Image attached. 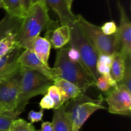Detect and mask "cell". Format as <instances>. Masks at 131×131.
Returning <instances> with one entry per match:
<instances>
[{
    "instance_id": "1",
    "label": "cell",
    "mask_w": 131,
    "mask_h": 131,
    "mask_svg": "<svg viewBox=\"0 0 131 131\" xmlns=\"http://www.w3.org/2000/svg\"><path fill=\"white\" fill-rule=\"evenodd\" d=\"M52 20L45 0H41L32 5L26 12L17 33V46L24 49L31 50L36 38L47 29Z\"/></svg>"
},
{
    "instance_id": "2",
    "label": "cell",
    "mask_w": 131,
    "mask_h": 131,
    "mask_svg": "<svg viewBox=\"0 0 131 131\" xmlns=\"http://www.w3.org/2000/svg\"><path fill=\"white\" fill-rule=\"evenodd\" d=\"M21 67V80L16 107L14 110L15 118L23 113L31 99L39 95H45L47 94L48 88L54 84L53 81L38 72Z\"/></svg>"
},
{
    "instance_id": "3",
    "label": "cell",
    "mask_w": 131,
    "mask_h": 131,
    "mask_svg": "<svg viewBox=\"0 0 131 131\" xmlns=\"http://www.w3.org/2000/svg\"><path fill=\"white\" fill-rule=\"evenodd\" d=\"M67 49L63 47L58 50L53 68L58 70L59 78L74 84L85 93L90 88L95 87V82L84 67L68 58Z\"/></svg>"
},
{
    "instance_id": "4",
    "label": "cell",
    "mask_w": 131,
    "mask_h": 131,
    "mask_svg": "<svg viewBox=\"0 0 131 131\" xmlns=\"http://www.w3.org/2000/svg\"><path fill=\"white\" fill-rule=\"evenodd\" d=\"M102 101L101 95L96 100L90 98L84 93L64 104L65 111L72 121L73 131H79L95 112L100 110H106V107L102 105Z\"/></svg>"
},
{
    "instance_id": "5",
    "label": "cell",
    "mask_w": 131,
    "mask_h": 131,
    "mask_svg": "<svg viewBox=\"0 0 131 131\" xmlns=\"http://www.w3.org/2000/svg\"><path fill=\"white\" fill-rule=\"evenodd\" d=\"M22 77L19 66L8 75L0 78V108L3 115L15 119L14 110L17 104Z\"/></svg>"
},
{
    "instance_id": "6",
    "label": "cell",
    "mask_w": 131,
    "mask_h": 131,
    "mask_svg": "<svg viewBox=\"0 0 131 131\" xmlns=\"http://www.w3.org/2000/svg\"><path fill=\"white\" fill-rule=\"evenodd\" d=\"M75 21L83 35L99 54L112 55L115 52V34L106 35L102 31L101 27L88 22L79 14L76 15Z\"/></svg>"
},
{
    "instance_id": "7",
    "label": "cell",
    "mask_w": 131,
    "mask_h": 131,
    "mask_svg": "<svg viewBox=\"0 0 131 131\" xmlns=\"http://www.w3.org/2000/svg\"><path fill=\"white\" fill-rule=\"evenodd\" d=\"M69 26L70 29V39L69 43L79 51L84 67L96 82L100 76L96 69L98 52L84 37L75 21Z\"/></svg>"
},
{
    "instance_id": "8",
    "label": "cell",
    "mask_w": 131,
    "mask_h": 131,
    "mask_svg": "<svg viewBox=\"0 0 131 131\" xmlns=\"http://www.w3.org/2000/svg\"><path fill=\"white\" fill-rule=\"evenodd\" d=\"M105 101L110 113L122 116L131 115V91L122 84L113 88L107 93Z\"/></svg>"
},
{
    "instance_id": "9",
    "label": "cell",
    "mask_w": 131,
    "mask_h": 131,
    "mask_svg": "<svg viewBox=\"0 0 131 131\" xmlns=\"http://www.w3.org/2000/svg\"><path fill=\"white\" fill-rule=\"evenodd\" d=\"M120 15V26L115 34V52L123 56L124 60L131 58V23L120 1H118Z\"/></svg>"
},
{
    "instance_id": "10",
    "label": "cell",
    "mask_w": 131,
    "mask_h": 131,
    "mask_svg": "<svg viewBox=\"0 0 131 131\" xmlns=\"http://www.w3.org/2000/svg\"><path fill=\"white\" fill-rule=\"evenodd\" d=\"M19 64L23 67L38 72L53 81L59 78L58 70L55 68H51L43 63L32 50H24L19 58Z\"/></svg>"
},
{
    "instance_id": "11",
    "label": "cell",
    "mask_w": 131,
    "mask_h": 131,
    "mask_svg": "<svg viewBox=\"0 0 131 131\" xmlns=\"http://www.w3.org/2000/svg\"><path fill=\"white\" fill-rule=\"evenodd\" d=\"M56 49L63 48L69 43L70 39V29L69 25H60L56 28L46 30L45 37Z\"/></svg>"
},
{
    "instance_id": "12",
    "label": "cell",
    "mask_w": 131,
    "mask_h": 131,
    "mask_svg": "<svg viewBox=\"0 0 131 131\" xmlns=\"http://www.w3.org/2000/svg\"><path fill=\"white\" fill-rule=\"evenodd\" d=\"M47 6H49L58 15L60 25H69L76 19V15L72 12L67 0H45Z\"/></svg>"
},
{
    "instance_id": "13",
    "label": "cell",
    "mask_w": 131,
    "mask_h": 131,
    "mask_svg": "<svg viewBox=\"0 0 131 131\" xmlns=\"http://www.w3.org/2000/svg\"><path fill=\"white\" fill-rule=\"evenodd\" d=\"M24 50L16 47L7 54L0 58V78L9 74L20 66L19 58Z\"/></svg>"
},
{
    "instance_id": "14",
    "label": "cell",
    "mask_w": 131,
    "mask_h": 131,
    "mask_svg": "<svg viewBox=\"0 0 131 131\" xmlns=\"http://www.w3.org/2000/svg\"><path fill=\"white\" fill-rule=\"evenodd\" d=\"M54 85L60 90L64 104L81 95L84 94L76 85L61 78H57L54 81Z\"/></svg>"
},
{
    "instance_id": "15",
    "label": "cell",
    "mask_w": 131,
    "mask_h": 131,
    "mask_svg": "<svg viewBox=\"0 0 131 131\" xmlns=\"http://www.w3.org/2000/svg\"><path fill=\"white\" fill-rule=\"evenodd\" d=\"M52 124L54 131H73L72 121L65 111L64 104L54 110Z\"/></svg>"
},
{
    "instance_id": "16",
    "label": "cell",
    "mask_w": 131,
    "mask_h": 131,
    "mask_svg": "<svg viewBox=\"0 0 131 131\" xmlns=\"http://www.w3.org/2000/svg\"><path fill=\"white\" fill-rule=\"evenodd\" d=\"M23 19L10 16L6 14L0 20V41L12 33H17Z\"/></svg>"
},
{
    "instance_id": "17",
    "label": "cell",
    "mask_w": 131,
    "mask_h": 131,
    "mask_svg": "<svg viewBox=\"0 0 131 131\" xmlns=\"http://www.w3.org/2000/svg\"><path fill=\"white\" fill-rule=\"evenodd\" d=\"M51 45L49 41L44 37H38L36 38L32 46L31 50L35 52L37 57L47 66L49 58L51 53Z\"/></svg>"
},
{
    "instance_id": "18",
    "label": "cell",
    "mask_w": 131,
    "mask_h": 131,
    "mask_svg": "<svg viewBox=\"0 0 131 131\" xmlns=\"http://www.w3.org/2000/svg\"><path fill=\"white\" fill-rule=\"evenodd\" d=\"M125 67V60L123 56L119 52H114L112 54V63L110 73L117 83H119L122 80Z\"/></svg>"
},
{
    "instance_id": "19",
    "label": "cell",
    "mask_w": 131,
    "mask_h": 131,
    "mask_svg": "<svg viewBox=\"0 0 131 131\" xmlns=\"http://www.w3.org/2000/svg\"><path fill=\"white\" fill-rule=\"evenodd\" d=\"M0 2L6 14L10 16L23 19L26 14L20 0H0Z\"/></svg>"
},
{
    "instance_id": "20",
    "label": "cell",
    "mask_w": 131,
    "mask_h": 131,
    "mask_svg": "<svg viewBox=\"0 0 131 131\" xmlns=\"http://www.w3.org/2000/svg\"><path fill=\"white\" fill-rule=\"evenodd\" d=\"M17 33H10L0 41V58L7 54L17 46Z\"/></svg>"
},
{
    "instance_id": "21",
    "label": "cell",
    "mask_w": 131,
    "mask_h": 131,
    "mask_svg": "<svg viewBox=\"0 0 131 131\" xmlns=\"http://www.w3.org/2000/svg\"><path fill=\"white\" fill-rule=\"evenodd\" d=\"M8 131H36L33 124L23 119H14Z\"/></svg>"
},
{
    "instance_id": "22",
    "label": "cell",
    "mask_w": 131,
    "mask_h": 131,
    "mask_svg": "<svg viewBox=\"0 0 131 131\" xmlns=\"http://www.w3.org/2000/svg\"><path fill=\"white\" fill-rule=\"evenodd\" d=\"M47 94L52 99L54 104V109H58L64 104L63 102V98L60 90L55 85H52L48 88Z\"/></svg>"
},
{
    "instance_id": "23",
    "label": "cell",
    "mask_w": 131,
    "mask_h": 131,
    "mask_svg": "<svg viewBox=\"0 0 131 131\" xmlns=\"http://www.w3.org/2000/svg\"><path fill=\"white\" fill-rule=\"evenodd\" d=\"M125 70L122 80L119 84L125 86L128 90L131 91V58L125 60Z\"/></svg>"
},
{
    "instance_id": "24",
    "label": "cell",
    "mask_w": 131,
    "mask_h": 131,
    "mask_svg": "<svg viewBox=\"0 0 131 131\" xmlns=\"http://www.w3.org/2000/svg\"><path fill=\"white\" fill-rule=\"evenodd\" d=\"M67 48L68 58H69L72 62L79 64V65L84 67L83 61H82L80 54H79L78 49H77L75 47H74V46H70V45L69 46H68Z\"/></svg>"
},
{
    "instance_id": "25",
    "label": "cell",
    "mask_w": 131,
    "mask_h": 131,
    "mask_svg": "<svg viewBox=\"0 0 131 131\" xmlns=\"http://www.w3.org/2000/svg\"><path fill=\"white\" fill-rule=\"evenodd\" d=\"M102 31L106 35H113L118 31V26L114 21H109L105 23L101 27Z\"/></svg>"
},
{
    "instance_id": "26",
    "label": "cell",
    "mask_w": 131,
    "mask_h": 131,
    "mask_svg": "<svg viewBox=\"0 0 131 131\" xmlns=\"http://www.w3.org/2000/svg\"><path fill=\"white\" fill-rule=\"evenodd\" d=\"M95 86L99 90H100L102 91L104 93H106V94L110 92V89L111 88L110 84H108V83H107L106 78L102 75H100L99 78L97 79V81L95 82Z\"/></svg>"
},
{
    "instance_id": "27",
    "label": "cell",
    "mask_w": 131,
    "mask_h": 131,
    "mask_svg": "<svg viewBox=\"0 0 131 131\" xmlns=\"http://www.w3.org/2000/svg\"><path fill=\"white\" fill-rule=\"evenodd\" d=\"M39 106L41 110H51V109H54V104L52 99L48 95L46 94L41 99L39 103Z\"/></svg>"
},
{
    "instance_id": "28",
    "label": "cell",
    "mask_w": 131,
    "mask_h": 131,
    "mask_svg": "<svg viewBox=\"0 0 131 131\" xmlns=\"http://www.w3.org/2000/svg\"><path fill=\"white\" fill-rule=\"evenodd\" d=\"M43 116V110H40L38 111H31L29 112L28 115V118L29 120L30 123L31 124L34 123L38 122L42 120V118Z\"/></svg>"
},
{
    "instance_id": "29",
    "label": "cell",
    "mask_w": 131,
    "mask_h": 131,
    "mask_svg": "<svg viewBox=\"0 0 131 131\" xmlns=\"http://www.w3.org/2000/svg\"><path fill=\"white\" fill-rule=\"evenodd\" d=\"M14 119L3 115H0V130L8 131L12 122Z\"/></svg>"
},
{
    "instance_id": "30",
    "label": "cell",
    "mask_w": 131,
    "mask_h": 131,
    "mask_svg": "<svg viewBox=\"0 0 131 131\" xmlns=\"http://www.w3.org/2000/svg\"><path fill=\"white\" fill-rule=\"evenodd\" d=\"M97 63L104 64L111 67L112 63V55L106 54H99L97 58Z\"/></svg>"
},
{
    "instance_id": "31",
    "label": "cell",
    "mask_w": 131,
    "mask_h": 131,
    "mask_svg": "<svg viewBox=\"0 0 131 131\" xmlns=\"http://www.w3.org/2000/svg\"><path fill=\"white\" fill-rule=\"evenodd\" d=\"M24 7V10L26 12L28 11V9L31 7L33 5H34L36 3L41 1V0H20Z\"/></svg>"
},
{
    "instance_id": "32",
    "label": "cell",
    "mask_w": 131,
    "mask_h": 131,
    "mask_svg": "<svg viewBox=\"0 0 131 131\" xmlns=\"http://www.w3.org/2000/svg\"><path fill=\"white\" fill-rule=\"evenodd\" d=\"M40 131H54L52 122H46L42 123L41 125Z\"/></svg>"
},
{
    "instance_id": "33",
    "label": "cell",
    "mask_w": 131,
    "mask_h": 131,
    "mask_svg": "<svg viewBox=\"0 0 131 131\" xmlns=\"http://www.w3.org/2000/svg\"><path fill=\"white\" fill-rule=\"evenodd\" d=\"M73 1H74V0H67V2L68 5H69V6L70 8H71V6H72V5Z\"/></svg>"
},
{
    "instance_id": "34",
    "label": "cell",
    "mask_w": 131,
    "mask_h": 131,
    "mask_svg": "<svg viewBox=\"0 0 131 131\" xmlns=\"http://www.w3.org/2000/svg\"><path fill=\"white\" fill-rule=\"evenodd\" d=\"M0 115H3V113L2 111H1V108H0ZM3 116H5V115H3Z\"/></svg>"
},
{
    "instance_id": "35",
    "label": "cell",
    "mask_w": 131,
    "mask_h": 131,
    "mask_svg": "<svg viewBox=\"0 0 131 131\" xmlns=\"http://www.w3.org/2000/svg\"><path fill=\"white\" fill-rule=\"evenodd\" d=\"M2 8V5H1V2H0V8Z\"/></svg>"
},
{
    "instance_id": "36",
    "label": "cell",
    "mask_w": 131,
    "mask_h": 131,
    "mask_svg": "<svg viewBox=\"0 0 131 131\" xmlns=\"http://www.w3.org/2000/svg\"><path fill=\"white\" fill-rule=\"evenodd\" d=\"M0 131H2V130H0Z\"/></svg>"
}]
</instances>
